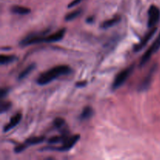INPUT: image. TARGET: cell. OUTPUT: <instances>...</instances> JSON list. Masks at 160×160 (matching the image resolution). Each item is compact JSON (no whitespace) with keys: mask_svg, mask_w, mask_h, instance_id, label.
Returning a JSON list of instances; mask_svg holds the SVG:
<instances>
[{"mask_svg":"<svg viewBox=\"0 0 160 160\" xmlns=\"http://www.w3.org/2000/svg\"><path fill=\"white\" fill-rule=\"evenodd\" d=\"M48 32H49V29H47L46 31H43L42 32L31 33V34H28L27 37H25L24 38L22 39L20 45L21 46H28V45H34V44L37 43H42V42L50 43V42H59L64 38V35L66 34V28H62L59 31L48 36L45 35Z\"/></svg>","mask_w":160,"mask_h":160,"instance_id":"6da1fadb","label":"cell"},{"mask_svg":"<svg viewBox=\"0 0 160 160\" xmlns=\"http://www.w3.org/2000/svg\"><path fill=\"white\" fill-rule=\"evenodd\" d=\"M72 72L71 68L67 65H59L52 67L50 70L44 72L37 79V84L39 85H46L54 80L64 75L70 74Z\"/></svg>","mask_w":160,"mask_h":160,"instance_id":"7a4b0ae2","label":"cell"},{"mask_svg":"<svg viewBox=\"0 0 160 160\" xmlns=\"http://www.w3.org/2000/svg\"><path fill=\"white\" fill-rule=\"evenodd\" d=\"M81 138L80 134H75V135L67 137L66 140L62 142V145L59 147H45L42 148V151H58V152H67L71 149Z\"/></svg>","mask_w":160,"mask_h":160,"instance_id":"3957f363","label":"cell"},{"mask_svg":"<svg viewBox=\"0 0 160 160\" xmlns=\"http://www.w3.org/2000/svg\"><path fill=\"white\" fill-rule=\"evenodd\" d=\"M134 69V65L130 66L128 68L124 69V70H122L121 72L118 73L117 75V77L114 79V81L112 84V89L113 91L117 90V89L120 88L123 84L127 81V80L129 78V77L131 76V74L132 73L133 70Z\"/></svg>","mask_w":160,"mask_h":160,"instance_id":"277c9868","label":"cell"},{"mask_svg":"<svg viewBox=\"0 0 160 160\" xmlns=\"http://www.w3.org/2000/svg\"><path fill=\"white\" fill-rule=\"evenodd\" d=\"M159 48H160V32L159 35H158L157 38H156V40H155L154 42H153V43L151 45L150 48L145 52V54L143 55V56H142V59H141V62H140L141 67H142V66H144L145 64H146L147 62L150 60L152 56L156 52L159 51Z\"/></svg>","mask_w":160,"mask_h":160,"instance_id":"5b68a950","label":"cell"},{"mask_svg":"<svg viewBox=\"0 0 160 160\" xmlns=\"http://www.w3.org/2000/svg\"><path fill=\"white\" fill-rule=\"evenodd\" d=\"M148 28L149 29L155 28L156 24L159 23L160 20V9L158 6H151L148 9Z\"/></svg>","mask_w":160,"mask_h":160,"instance_id":"8992f818","label":"cell"},{"mask_svg":"<svg viewBox=\"0 0 160 160\" xmlns=\"http://www.w3.org/2000/svg\"><path fill=\"white\" fill-rule=\"evenodd\" d=\"M156 70H157V64H154V65L152 67V68L150 69L148 75L145 77V79L142 81V83H141L140 85H139L138 89L139 92H145V91H147L148 88H149L152 81L153 76H154Z\"/></svg>","mask_w":160,"mask_h":160,"instance_id":"52a82bcc","label":"cell"},{"mask_svg":"<svg viewBox=\"0 0 160 160\" xmlns=\"http://www.w3.org/2000/svg\"><path fill=\"white\" fill-rule=\"evenodd\" d=\"M156 31H157V28H151V29H150V31H148V32L147 33L145 36H144L143 38L141 40V42H139L138 44H137L135 46H134V51L136 52H140L141 50H142V48H143L144 47H145V45L148 43V42H149V41L152 38V37L155 35V34H156Z\"/></svg>","mask_w":160,"mask_h":160,"instance_id":"ba28073f","label":"cell"},{"mask_svg":"<svg viewBox=\"0 0 160 160\" xmlns=\"http://www.w3.org/2000/svg\"><path fill=\"white\" fill-rule=\"evenodd\" d=\"M21 119H22V114L20 113V112H17V113H16L15 115L10 119L9 123L4 127V128H3V131H4V132H8V131H11L12 128H14L16 126H17V125L20 123Z\"/></svg>","mask_w":160,"mask_h":160,"instance_id":"9c48e42d","label":"cell"},{"mask_svg":"<svg viewBox=\"0 0 160 160\" xmlns=\"http://www.w3.org/2000/svg\"><path fill=\"white\" fill-rule=\"evenodd\" d=\"M94 115V109H92L91 106H86L83 109L82 112L80 114L79 119L82 121L84 120H89L90 118H92V116Z\"/></svg>","mask_w":160,"mask_h":160,"instance_id":"30bf717a","label":"cell"},{"mask_svg":"<svg viewBox=\"0 0 160 160\" xmlns=\"http://www.w3.org/2000/svg\"><path fill=\"white\" fill-rule=\"evenodd\" d=\"M35 67H36L35 63H31L30 64V65H28L24 70H22V71L20 72V74H19L18 77H17V79L20 80H20L24 79L25 78H27V77H28V75H29L30 73H31V72L35 69Z\"/></svg>","mask_w":160,"mask_h":160,"instance_id":"8fae6325","label":"cell"},{"mask_svg":"<svg viewBox=\"0 0 160 160\" xmlns=\"http://www.w3.org/2000/svg\"><path fill=\"white\" fill-rule=\"evenodd\" d=\"M120 20H121L120 17H115L113 18H111L109 20H107L103 22L101 25V28L102 29H107V28H109L111 27L114 26V25L117 24Z\"/></svg>","mask_w":160,"mask_h":160,"instance_id":"7c38bea8","label":"cell"},{"mask_svg":"<svg viewBox=\"0 0 160 160\" xmlns=\"http://www.w3.org/2000/svg\"><path fill=\"white\" fill-rule=\"evenodd\" d=\"M12 12L15 14H19V15H27L31 12V9L28 7L20 6H14L11 8Z\"/></svg>","mask_w":160,"mask_h":160,"instance_id":"4fadbf2b","label":"cell"},{"mask_svg":"<svg viewBox=\"0 0 160 160\" xmlns=\"http://www.w3.org/2000/svg\"><path fill=\"white\" fill-rule=\"evenodd\" d=\"M45 140V138L44 136H41V137H32L30 138L27 139L25 141L24 143L26 144L27 146H30V145H38V144L42 143Z\"/></svg>","mask_w":160,"mask_h":160,"instance_id":"5bb4252c","label":"cell"},{"mask_svg":"<svg viewBox=\"0 0 160 160\" xmlns=\"http://www.w3.org/2000/svg\"><path fill=\"white\" fill-rule=\"evenodd\" d=\"M17 59V58L15 56H6V55L2 54L0 56V64L2 66L6 65V64H9L16 61Z\"/></svg>","mask_w":160,"mask_h":160,"instance_id":"9a60e30c","label":"cell"},{"mask_svg":"<svg viewBox=\"0 0 160 160\" xmlns=\"http://www.w3.org/2000/svg\"><path fill=\"white\" fill-rule=\"evenodd\" d=\"M68 137V135H67V134H62V135L61 136H55V137L51 138L48 140V144H56V143H62L64 141L66 140V138Z\"/></svg>","mask_w":160,"mask_h":160,"instance_id":"2e32d148","label":"cell"},{"mask_svg":"<svg viewBox=\"0 0 160 160\" xmlns=\"http://www.w3.org/2000/svg\"><path fill=\"white\" fill-rule=\"evenodd\" d=\"M81 12H82V10L80 9L73 11V12H70V13H68L66 15L65 20L66 21H71V20H73L74 19L78 18V17L81 15Z\"/></svg>","mask_w":160,"mask_h":160,"instance_id":"e0dca14e","label":"cell"},{"mask_svg":"<svg viewBox=\"0 0 160 160\" xmlns=\"http://www.w3.org/2000/svg\"><path fill=\"white\" fill-rule=\"evenodd\" d=\"M11 107H12V103H11L10 102L2 101L1 106H0V112H1V113L7 112Z\"/></svg>","mask_w":160,"mask_h":160,"instance_id":"ac0fdd59","label":"cell"},{"mask_svg":"<svg viewBox=\"0 0 160 160\" xmlns=\"http://www.w3.org/2000/svg\"><path fill=\"white\" fill-rule=\"evenodd\" d=\"M64 125H65V120L62 118H60V117L55 119L54 121H53V126L56 129H62Z\"/></svg>","mask_w":160,"mask_h":160,"instance_id":"d6986e66","label":"cell"},{"mask_svg":"<svg viewBox=\"0 0 160 160\" xmlns=\"http://www.w3.org/2000/svg\"><path fill=\"white\" fill-rule=\"evenodd\" d=\"M27 148H28V146H27L25 143L20 144V145H17V146L14 148V152H15L16 153H20L24 151Z\"/></svg>","mask_w":160,"mask_h":160,"instance_id":"ffe728a7","label":"cell"},{"mask_svg":"<svg viewBox=\"0 0 160 160\" xmlns=\"http://www.w3.org/2000/svg\"><path fill=\"white\" fill-rule=\"evenodd\" d=\"M9 91H10V89L8 88H2L1 90H0V98H1L2 99H3V98H4L5 97H6V95L9 94Z\"/></svg>","mask_w":160,"mask_h":160,"instance_id":"44dd1931","label":"cell"},{"mask_svg":"<svg viewBox=\"0 0 160 160\" xmlns=\"http://www.w3.org/2000/svg\"><path fill=\"white\" fill-rule=\"evenodd\" d=\"M83 0H73V1L71 2L70 3V4L68 5V8H72L73 7V6H77L78 4H79L80 2H81Z\"/></svg>","mask_w":160,"mask_h":160,"instance_id":"7402d4cb","label":"cell"},{"mask_svg":"<svg viewBox=\"0 0 160 160\" xmlns=\"http://www.w3.org/2000/svg\"><path fill=\"white\" fill-rule=\"evenodd\" d=\"M86 84H87V81H79V82H77L76 84H75V85H76V87L78 88H81V87H84V86H86Z\"/></svg>","mask_w":160,"mask_h":160,"instance_id":"603a6c76","label":"cell"},{"mask_svg":"<svg viewBox=\"0 0 160 160\" xmlns=\"http://www.w3.org/2000/svg\"><path fill=\"white\" fill-rule=\"evenodd\" d=\"M94 20H95V19H94L93 17H89L86 20V22H87V23H93V22H94Z\"/></svg>","mask_w":160,"mask_h":160,"instance_id":"cb8c5ba5","label":"cell"}]
</instances>
